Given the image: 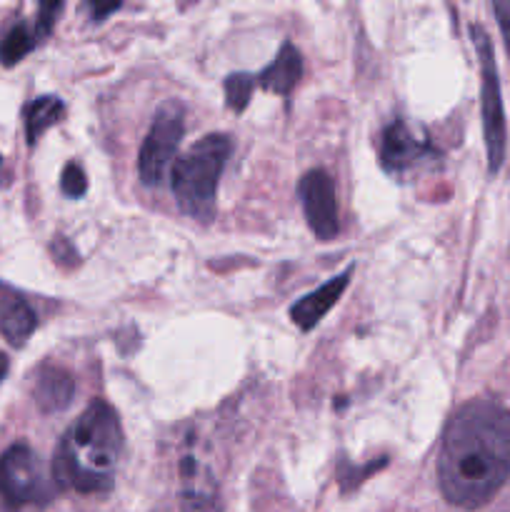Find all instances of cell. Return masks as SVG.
<instances>
[{
	"label": "cell",
	"instance_id": "1",
	"mask_svg": "<svg viewBox=\"0 0 510 512\" xmlns=\"http://www.w3.org/2000/svg\"><path fill=\"white\" fill-rule=\"evenodd\" d=\"M510 478V410L473 400L453 413L443 433L438 483L455 508L475 510L495 498Z\"/></svg>",
	"mask_w": 510,
	"mask_h": 512
},
{
	"label": "cell",
	"instance_id": "2",
	"mask_svg": "<svg viewBox=\"0 0 510 512\" xmlns=\"http://www.w3.org/2000/svg\"><path fill=\"white\" fill-rule=\"evenodd\" d=\"M123 455V425L118 413L95 400L70 425L53 460V480L75 493H100L113 485Z\"/></svg>",
	"mask_w": 510,
	"mask_h": 512
},
{
	"label": "cell",
	"instance_id": "3",
	"mask_svg": "<svg viewBox=\"0 0 510 512\" xmlns=\"http://www.w3.org/2000/svg\"><path fill=\"white\" fill-rule=\"evenodd\" d=\"M230 158V138L205 135L173 168V193L180 210L195 220H208L215 210L218 183Z\"/></svg>",
	"mask_w": 510,
	"mask_h": 512
},
{
	"label": "cell",
	"instance_id": "4",
	"mask_svg": "<svg viewBox=\"0 0 510 512\" xmlns=\"http://www.w3.org/2000/svg\"><path fill=\"white\" fill-rule=\"evenodd\" d=\"M470 35H473V45L480 63V113H483L488 168L490 173H498L505 160V110L503 95H500L498 65H495V53L488 33L480 25H473Z\"/></svg>",
	"mask_w": 510,
	"mask_h": 512
},
{
	"label": "cell",
	"instance_id": "5",
	"mask_svg": "<svg viewBox=\"0 0 510 512\" xmlns=\"http://www.w3.org/2000/svg\"><path fill=\"white\" fill-rule=\"evenodd\" d=\"M183 133H185L183 108H180L178 103H165L163 108L155 113L148 135H145L143 145H140L138 175L140 180H143V185L153 188V185L163 183L170 165H173L175 153H178Z\"/></svg>",
	"mask_w": 510,
	"mask_h": 512
},
{
	"label": "cell",
	"instance_id": "6",
	"mask_svg": "<svg viewBox=\"0 0 510 512\" xmlns=\"http://www.w3.org/2000/svg\"><path fill=\"white\" fill-rule=\"evenodd\" d=\"M0 498L13 508L53 498V483L28 445H13L0 455Z\"/></svg>",
	"mask_w": 510,
	"mask_h": 512
},
{
	"label": "cell",
	"instance_id": "7",
	"mask_svg": "<svg viewBox=\"0 0 510 512\" xmlns=\"http://www.w3.org/2000/svg\"><path fill=\"white\" fill-rule=\"evenodd\" d=\"M305 220L320 240H333L340 230L335 185L325 170H310L298 185Z\"/></svg>",
	"mask_w": 510,
	"mask_h": 512
},
{
	"label": "cell",
	"instance_id": "8",
	"mask_svg": "<svg viewBox=\"0 0 510 512\" xmlns=\"http://www.w3.org/2000/svg\"><path fill=\"white\" fill-rule=\"evenodd\" d=\"M348 283H350V270H345V273L330 278L328 283L320 285V288L313 290V293L303 295V298L290 308V318H293V323L303 330L315 328V325L328 315V310L338 303L340 295H343L345 288H348Z\"/></svg>",
	"mask_w": 510,
	"mask_h": 512
},
{
	"label": "cell",
	"instance_id": "9",
	"mask_svg": "<svg viewBox=\"0 0 510 512\" xmlns=\"http://www.w3.org/2000/svg\"><path fill=\"white\" fill-rule=\"evenodd\" d=\"M35 325H38V318L25 298L0 285V335L8 343L23 345L33 335Z\"/></svg>",
	"mask_w": 510,
	"mask_h": 512
},
{
	"label": "cell",
	"instance_id": "10",
	"mask_svg": "<svg viewBox=\"0 0 510 512\" xmlns=\"http://www.w3.org/2000/svg\"><path fill=\"white\" fill-rule=\"evenodd\" d=\"M420 143L410 133L408 125L390 123L380 140V163L388 173H403L418 160Z\"/></svg>",
	"mask_w": 510,
	"mask_h": 512
},
{
	"label": "cell",
	"instance_id": "11",
	"mask_svg": "<svg viewBox=\"0 0 510 512\" xmlns=\"http://www.w3.org/2000/svg\"><path fill=\"white\" fill-rule=\"evenodd\" d=\"M300 75H303V55L293 43H283L273 63L260 73L258 83L270 93L288 95L298 85Z\"/></svg>",
	"mask_w": 510,
	"mask_h": 512
},
{
	"label": "cell",
	"instance_id": "12",
	"mask_svg": "<svg viewBox=\"0 0 510 512\" xmlns=\"http://www.w3.org/2000/svg\"><path fill=\"white\" fill-rule=\"evenodd\" d=\"M35 403L45 410V413H58L70 405L75 395V380L73 375L65 373L63 368H43L35 375Z\"/></svg>",
	"mask_w": 510,
	"mask_h": 512
},
{
	"label": "cell",
	"instance_id": "13",
	"mask_svg": "<svg viewBox=\"0 0 510 512\" xmlns=\"http://www.w3.org/2000/svg\"><path fill=\"white\" fill-rule=\"evenodd\" d=\"M48 30L35 20V25H15V28L8 30L3 40H0V63L3 65H15L40 43V38H45Z\"/></svg>",
	"mask_w": 510,
	"mask_h": 512
},
{
	"label": "cell",
	"instance_id": "14",
	"mask_svg": "<svg viewBox=\"0 0 510 512\" xmlns=\"http://www.w3.org/2000/svg\"><path fill=\"white\" fill-rule=\"evenodd\" d=\"M65 115V105L58 95H43V98H35L33 103L25 110V135H28V143L33 145L40 135L48 128H53L55 123H60Z\"/></svg>",
	"mask_w": 510,
	"mask_h": 512
},
{
	"label": "cell",
	"instance_id": "15",
	"mask_svg": "<svg viewBox=\"0 0 510 512\" xmlns=\"http://www.w3.org/2000/svg\"><path fill=\"white\" fill-rule=\"evenodd\" d=\"M255 78L248 73H235L225 80V100H228V108L240 113L245 110V105L250 103V95H253Z\"/></svg>",
	"mask_w": 510,
	"mask_h": 512
},
{
	"label": "cell",
	"instance_id": "16",
	"mask_svg": "<svg viewBox=\"0 0 510 512\" xmlns=\"http://www.w3.org/2000/svg\"><path fill=\"white\" fill-rule=\"evenodd\" d=\"M60 185H63V193L70 195V198H80L88 190V178H85V170L80 168L78 163H68L63 170V178H60Z\"/></svg>",
	"mask_w": 510,
	"mask_h": 512
},
{
	"label": "cell",
	"instance_id": "17",
	"mask_svg": "<svg viewBox=\"0 0 510 512\" xmlns=\"http://www.w3.org/2000/svg\"><path fill=\"white\" fill-rule=\"evenodd\" d=\"M493 13L495 18H498L500 33H503L505 38V50H508L510 55V0H498V3H493Z\"/></svg>",
	"mask_w": 510,
	"mask_h": 512
},
{
	"label": "cell",
	"instance_id": "18",
	"mask_svg": "<svg viewBox=\"0 0 510 512\" xmlns=\"http://www.w3.org/2000/svg\"><path fill=\"white\" fill-rule=\"evenodd\" d=\"M5 375H8V358H5V355L0 353V383H3Z\"/></svg>",
	"mask_w": 510,
	"mask_h": 512
}]
</instances>
